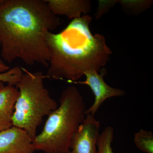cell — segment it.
<instances>
[{
  "label": "cell",
  "instance_id": "obj_16",
  "mask_svg": "<svg viewBox=\"0 0 153 153\" xmlns=\"http://www.w3.org/2000/svg\"><path fill=\"white\" fill-rule=\"evenodd\" d=\"M5 1V0H0V7L4 3Z\"/></svg>",
  "mask_w": 153,
  "mask_h": 153
},
{
  "label": "cell",
  "instance_id": "obj_2",
  "mask_svg": "<svg viewBox=\"0 0 153 153\" xmlns=\"http://www.w3.org/2000/svg\"><path fill=\"white\" fill-rule=\"evenodd\" d=\"M91 20L90 16L84 15L72 20L60 33H47L50 60L45 78L76 82L86 71L99 72L105 66L112 52L104 36L92 35Z\"/></svg>",
  "mask_w": 153,
  "mask_h": 153
},
{
  "label": "cell",
  "instance_id": "obj_12",
  "mask_svg": "<svg viewBox=\"0 0 153 153\" xmlns=\"http://www.w3.org/2000/svg\"><path fill=\"white\" fill-rule=\"evenodd\" d=\"M124 11L134 15H138L149 8L152 1H116Z\"/></svg>",
  "mask_w": 153,
  "mask_h": 153
},
{
  "label": "cell",
  "instance_id": "obj_1",
  "mask_svg": "<svg viewBox=\"0 0 153 153\" xmlns=\"http://www.w3.org/2000/svg\"><path fill=\"white\" fill-rule=\"evenodd\" d=\"M61 24L45 0H5L0 7L2 58L9 63L19 58L48 68L47 35Z\"/></svg>",
  "mask_w": 153,
  "mask_h": 153
},
{
  "label": "cell",
  "instance_id": "obj_5",
  "mask_svg": "<svg viewBox=\"0 0 153 153\" xmlns=\"http://www.w3.org/2000/svg\"><path fill=\"white\" fill-rule=\"evenodd\" d=\"M100 71V73L95 70L86 71L84 75L86 77L85 81L71 82L88 85L95 96L93 104L85 110V115H91L94 116L100 106L106 99L114 97L123 96L126 94L123 90L111 87L105 82L104 77L107 74L105 68H102Z\"/></svg>",
  "mask_w": 153,
  "mask_h": 153
},
{
  "label": "cell",
  "instance_id": "obj_3",
  "mask_svg": "<svg viewBox=\"0 0 153 153\" xmlns=\"http://www.w3.org/2000/svg\"><path fill=\"white\" fill-rule=\"evenodd\" d=\"M60 105L48 116L41 133L33 140L36 151L66 153L72 139L85 118V103L75 86H68L60 95Z\"/></svg>",
  "mask_w": 153,
  "mask_h": 153
},
{
  "label": "cell",
  "instance_id": "obj_17",
  "mask_svg": "<svg viewBox=\"0 0 153 153\" xmlns=\"http://www.w3.org/2000/svg\"><path fill=\"white\" fill-rule=\"evenodd\" d=\"M4 86V82H0V89Z\"/></svg>",
  "mask_w": 153,
  "mask_h": 153
},
{
  "label": "cell",
  "instance_id": "obj_15",
  "mask_svg": "<svg viewBox=\"0 0 153 153\" xmlns=\"http://www.w3.org/2000/svg\"><path fill=\"white\" fill-rule=\"evenodd\" d=\"M10 69V67L0 58V73L5 72Z\"/></svg>",
  "mask_w": 153,
  "mask_h": 153
},
{
  "label": "cell",
  "instance_id": "obj_11",
  "mask_svg": "<svg viewBox=\"0 0 153 153\" xmlns=\"http://www.w3.org/2000/svg\"><path fill=\"white\" fill-rule=\"evenodd\" d=\"M114 132L113 128L108 126L100 134L97 143V153H114L111 147Z\"/></svg>",
  "mask_w": 153,
  "mask_h": 153
},
{
  "label": "cell",
  "instance_id": "obj_9",
  "mask_svg": "<svg viewBox=\"0 0 153 153\" xmlns=\"http://www.w3.org/2000/svg\"><path fill=\"white\" fill-rule=\"evenodd\" d=\"M19 91L13 85H7L0 89V132L13 126V118Z\"/></svg>",
  "mask_w": 153,
  "mask_h": 153
},
{
  "label": "cell",
  "instance_id": "obj_13",
  "mask_svg": "<svg viewBox=\"0 0 153 153\" xmlns=\"http://www.w3.org/2000/svg\"><path fill=\"white\" fill-rule=\"evenodd\" d=\"M23 73L22 67L15 66L5 72L0 73V82H7L8 85L14 86L19 82Z\"/></svg>",
  "mask_w": 153,
  "mask_h": 153
},
{
  "label": "cell",
  "instance_id": "obj_18",
  "mask_svg": "<svg viewBox=\"0 0 153 153\" xmlns=\"http://www.w3.org/2000/svg\"><path fill=\"white\" fill-rule=\"evenodd\" d=\"M1 42L0 41V49H1Z\"/></svg>",
  "mask_w": 153,
  "mask_h": 153
},
{
  "label": "cell",
  "instance_id": "obj_10",
  "mask_svg": "<svg viewBox=\"0 0 153 153\" xmlns=\"http://www.w3.org/2000/svg\"><path fill=\"white\" fill-rule=\"evenodd\" d=\"M134 142L137 148L146 153H153V134L152 132L141 129L134 135Z\"/></svg>",
  "mask_w": 153,
  "mask_h": 153
},
{
  "label": "cell",
  "instance_id": "obj_7",
  "mask_svg": "<svg viewBox=\"0 0 153 153\" xmlns=\"http://www.w3.org/2000/svg\"><path fill=\"white\" fill-rule=\"evenodd\" d=\"M33 140L26 131L13 126L0 132V153H34Z\"/></svg>",
  "mask_w": 153,
  "mask_h": 153
},
{
  "label": "cell",
  "instance_id": "obj_8",
  "mask_svg": "<svg viewBox=\"0 0 153 153\" xmlns=\"http://www.w3.org/2000/svg\"><path fill=\"white\" fill-rule=\"evenodd\" d=\"M50 11L54 15H61L74 20L81 17V14L87 15L91 9L88 0H45Z\"/></svg>",
  "mask_w": 153,
  "mask_h": 153
},
{
  "label": "cell",
  "instance_id": "obj_4",
  "mask_svg": "<svg viewBox=\"0 0 153 153\" xmlns=\"http://www.w3.org/2000/svg\"><path fill=\"white\" fill-rule=\"evenodd\" d=\"M22 68L23 74L16 85L19 96L13 118V126L25 131L33 141L44 117L48 116L58 105L44 86L43 72H31Z\"/></svg>",
  "mask_w": 153,
  "mask_h": 153
},
{
  "label": "cell",
  "instance_id": "obj_14",
  "mask_svg": "<svg viewBox=\"0 0 153 153\" xmlns=\"http://www.w3.org/2000/svg\"><path fill=\"white\" fill-rule=\"evenodd\" d=\"M116 4H117L116 1H100L98 9L95 15L96 19H98L101 18Z\"/></svg>",
  "mask_w": 153,
  "mask_h": 153
},
{
  "label": "cell",
  "instance_id": "obj_6",
  "mask_svg": "<svg viewBox=\"0 0 153 153\" xmlns=\"http://www.w3.org/2000/svg\"><path fill=\"white\" fill-rule=\"evenodd\" d=\"M100 122L87 115L74 134L66 153H97Z\"/></svg>",
  "mask_w": 153,
  "mask_h": 153
}]
</instances>
